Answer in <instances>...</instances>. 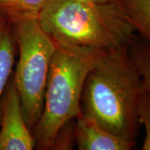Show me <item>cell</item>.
Segmentation results:
<instances>
[{"label":"cell","instance_id":"1","mask_svg":"<svg viewBox=\"0 0 150 150\" xmlns=\"http://www.w3.org/2000/svg\"><path fill=\"white\" fill-rule=\"evenodd\" d=\"M143 89L129 44L105 50L86 77L81 111L109 133L136 141L141 126L138 104Z\"/></svg>","mask_w":150,"mask_h":150},{"label":"cell","instance_id":"2","mask_svg":"<svg viewBox=\"0 0 150 150\" xmlns=\"http://www.w3.org/2000/svg\"><path fill=\"white\" fill-rule=\"evenodd\" d=\"M38 20L59 45L108 50L128 45L136 34L118 2L50 0L40 12Z\"/></svg>","mask_w":150,"mask_h":150},{"label":"cell","instance_id":"3","mask_svg":"<svg viewBox=\"0 0 150 150\" xmlns=\"http://www.w3.org/2000/svg\"><path fill=\"white\" fill-rule=\"evenodd\" d=\"M104 51L57 44L48 73L43 111L33 130L35 149H51L60 129L82 112L81 97L86 77Z\"/></svg>","mask_w":150,"mask_h":150},{"label":"cell","instance_id":"4","mask_svg":"<svg viewBox=\"0 0 150 150\" xmlns=\"http://www.w3.org/2000/svg\"><path fill=\"white\" fill-rule=\"evenodd\" d=\"M8 18L18 54L13 79L25 122L33 132L43 111L48 73L57 43L43 30L38 18Z\"/></svg>","mask_w":150,"mask_h":150},{"label":"cell","instance_id":"5","mask_svg":"<svg viewBox=\"0 0 150 150\" xmlns=\"http://www.w3.org/2000/svg\"><path fill=\"white\" fill-rule=\"evenodd\" d=\"M34 149V137L25 122L20 97L12 74L1 100L0 150H32Z\"/></svg>","mask_w":150,"mask_h":150},{"label":"cell","instance_id":"6","mask_svg":"<svg viewBox=\"0 0 150 150\" xmlns=\"http://www.w3.org/2000/svg\"><path fill=\"white\" fill-rule=\"evenodd\" d=\"M74 138L79 150H130L136 145V141L109 133L82 112L75 118Z\"/></svg>","mask_w":150,"mask_h":150},{"label":"cell","instance_id":"7","mask_svg":"<svg viewBox=\"0 0 150 150\" xmlns=\"http://www.w3.org/2000/svg\"><path fill=\"white\" fill-rule=\"evenodd\" d=\"M18 48L10 19L0 9V106L15 64Z\"/></svg>","mask_w":150,"mask_h":150},{"label":"cell","instance_id":"8","mask_svg":"<svg viewBox=\"0 0 150 150\" xmlns=\"http://www.w3.org/2000/svg\"><path fill=\"white\" fill-rule=\"evenodd\" d=\"M129 17L136 33L150 45V0H117Z\"/></svg>","mask_w":150,"mask_h":150},{"label":"cell","instance_id":"9","mask_svg":"<svg viewBox=\"0 0 150 150\" xmlns=\"http://www.w3.org/2000/svg\"><path fill=\"white\" fill-rule=\"evenodd\" d=\"M129 51L144 88L150 93V45L136 33L129 42Z\"/></svg>","mask_w":150,"mask_h":150},{"label":"cell","instance_id":"10","mask_svg":"<svg viewBox=\"0 0 150 150\" xmlns=\"http://www.w3.org/2000/svg\"><path fill=\"white\" fill-rule=\"evenodd\" d=\"M50 0H0V9L8 18H38Z\"/></svg>","mask_w":150,"mask_h":150},{"label":"cell","instance_id":"11","mask_svg":"<svg viewBox=\"0 0 150 150\" xmlns=\"http://www.w3.org/2000/svg\"><path fill=\"white\" fill-rule=\"evenodd\" d=\"M138 116L140 124H143L145 129V138L142 149L150 150V93L144 88L139 100Z\"/></svg>","mask_w":150,"mask_h":150},{"label":"cell","instance_id":"12","mask_svg":"<svg viewBox=\"0 0 150 150\" xmlns=\"http://www.w3.org/2000/svg\"><path fill=\"white\" fill-rule=\"evenodd\" d=\"M75 119L64 124L56 135L51 149H72L75 144Z\"/></svg>","mask_w":150,"mask_h":150},{"label":"cell","instance_id":"13","mask_svg":"<svg viewBox=\"0 0 150 150\" xmlns=\"http://www.w3.org/2000/svg\"><path fill=\"white\" fill-rule=\"evenodd\" d=\"M87 3H93V4H107V3H113V2H118L117 0H79Z\"/></svg>","mask_w":150,"mask_h":150}]
</instances>
